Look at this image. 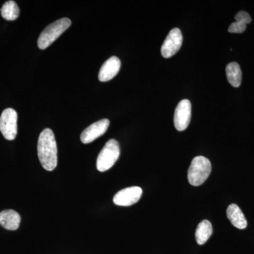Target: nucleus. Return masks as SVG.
Segmentation results:
<instances>
[{"mask_svg": "<svg viewBox=\"0 0 254 254\" xmlns=\"http://www.w3.org/2000/svg\"><path fill=\"white\" fill-rule=\"evenodd\" d=\"M38 155L42 166L53 171L58 165V146L54 133L50 128L41 132L38 138Z\"/></svg>", "mask_w": 254, "mask_h": 254, "instance_id": "f257e3e1", "label": "nucleus"}, {"mask_svg": "<svg viewBox=\"0 0 254 254\" xmlns=\"http://www.w3.org/2000/svg\"><path fill=\"white\" fill-rule=\"evenodd\" d=\"M71 24L69 18H63L48 25L38 38V48L41 50H46L64 33Z\"/></svg>", "mask_w": 254, "mask_h": 254, "instance_id": "f03ea898", "label": "nucleus"}, {"mask_svg": "<svg viewBox=\"0 0 254 254\" xmlns=\"http://www.w3.org/2000/svg\"><path fill=\"white\" fill-rule=\"evenodd\" d=\"M211 163L208 158L197 156L192 160L188 170L189 182L192 186L203 185L211 173Z\"/></svg>", "mask_w": 254, "mask_h": 254, "instance_id": "7ed1b4c3", "label": "nucleus"}, {"mask_svg": "<svg viewBox=\"0 0 254 254\" xmlns=\"http://www.w3.org/2000/svg\"><path fill=\"white\" fill-rule=\"evenodd\" d=\"M120 155L119 143L115 139H110L105 143L97 158L96 166L98 171L103 173L110 170L118 160Z\"/></svg>", "mask_w": 254, "mask_h": 254, "instance_id": "20e7f679", "label": "nucleus"}, {"mask_svg": "<svg viewBox=\"0 0 254 254\" xmlns=\"http://www.w3.org/2000/svg\"><path fill=\"white\" fill-rule=\"evenodd\" d=\"M18 115L12 108L4 110L0 116V131L9 141L15 139L17 135Z\"/></svg>", "mask_w": 254, "mask_h": 254, "instance_id": "39448f33", "label": "nucleus"}, {"mask_svg": "<svg viewBox=\"0 0 254 254\" xmlns=\"http://www.w3.org/2000/svg\"><path fill=\"white\" fill-rule=\"evenodd\" d=\"M182 41H183V37L180 29L177 28L172 29L162 46V56L166 59L174 56L181 48Z\"/></svg>", "mask_w": 254, "mask_h": 254, "instance_id": "423d86ee", "label": "nucleus"}, {"mask_svg": "<svg viewBox=\"0 0 254 254\" xmlns=\"http://www.w3.org/2000/svg\"><path fill=\"white\" fill-rule=\"evenodd\" d=\"M191 118V104L190 100H182L177 105L174 115V125L178 131L187 129Z\"/></svg>", "mask_w": 254, "mask_h": 254, "instance_id": "0eeeda50", "label": "nucleus"}, {"mask_svg": "<svg viewBox=\"0 0 254 254\" xmlns=\"http://www.w3.org/2000/svg\"><path fill=\"white\" fill-rule=\"evenodd\" d=\"M141 188L138 187H128L120 190L114 196L113 202L115 205L120 206H130L136 203L141 198Z\"/></svg>", "mask_w": 254, "mask_h": 254, "instance_id": "6e6552de", "label": "nucleus"}, {"mask_svg": "<svg viewBox=\"0 0 254 254\" xmlns=\"http://www.w3.org/2000/svg\"><path fill=\"white\" fill-rule=\"evenodd\" d=\"M110 126V120L103 119L100 121L92 124L82 132L81 141L84 144L92 143L95 139L103 136Z\"/></svg>", "mask_w": 254, "mask_h": 254, "instance_id": "1a4fd4ad", "label": "nucleus"}, {"mask_svg": "<svg viewBox=\"0 0 254 254\" xmlns=\"http://www.w3.org/2000/svg\"><path fill=\"white\" fill-rule=\"evenodd\" d=\"M121 61L117 57L109 58L100 68L98 78L101 82L109 81L113 79L120 71Z\"/></svg>", "mask_w": 254, "mask_h": 254, "instance_id": "9d476101", "label": "nucleus"}, {"mask_svg": "<svg viewBox=\"0 0 254 254\" xmlns=\"http://www.w3.org/2000/svg\"><path fill=\"white\" fill-rule=\"evenodd\" d=\"M21 216L14 210L0 212V225L8 230H16L19 227Z\"/></svg>", "mask_w": 254, "mask_h": 254, "instance_id": "9b49d317", "label": "nucleus"}, {"mask_svg": "<svg viewBox=\"0 0 254 254\" xmlns=\"http://www.w3.org/2000/svg\"><path fill=\"white\" fill-rule=\"evenodd\" d=\"M227 216L232 225L240 230H245L247 227V221L240 207L236 204L229 205L227 209Z\"/></svg>", "mask_w": 254, "mask_h": 254, "instance_id": "f8f14e48", "label": "nucleus"}, {"mask_svg": "<svg viewBox=\"0 0 254 254\" xmlns=\"http://www.w3.org/2000/svg\"><path fill=\"white\" fill-rule=\"evenodd\" d=\"M235 22L232 23L228 28L229 33H242L247 29V25L252 22V17L249 13L240 11L235 16Z\"/></svg>", "mask_w": 254, "mask_h": 254, "instance_id": "ddd939ff", "label": "nucleus"}, {"mask_svg": "<svg viewBox=\"0 0 254 254\" xmlns=\"http://www.w3.org/2000/svg\"><path fill=\"white\" fill-rule=\"evenodd\" d=\"M227 81L235 88H239L242 83V73L240 64L237 63L228 64L226 66Z\"/></svg>", "mask_w": 254, "mask_h": 254, "instance_id": "4468645a", "label": "nucleus"}, {"mask_svg": "<svg viewBox=\"0 0 254 254\" xmlns=\"http://www.w3.org/2000/svg\"><path fill=\"white\" fill-rule=\"evenodd\" d=\"M213 234V227L208 220H204L198 224L195 231V240L198 245H204Z\"/></svg>", "mask_w": 254, "mask_h": 254, "instance_id": "2eb2a0df", "label": "nucleus"}, {"mask_svg": "<svg viewBox=\"0 0 254 254\" xmlns=\"http://www.w3.org/2000/svg\"><path fill=\"white\" fill-rule=\"evenodd\" d=\"M0 11L1 16L7 21H14L20 14V9L17 4L12 0L6 1Z\"/></svg>", "mask_w": 254, "mask_h": 254, "instance_id": "dca6fc26", "label": "nucleus"}]
</instances>
